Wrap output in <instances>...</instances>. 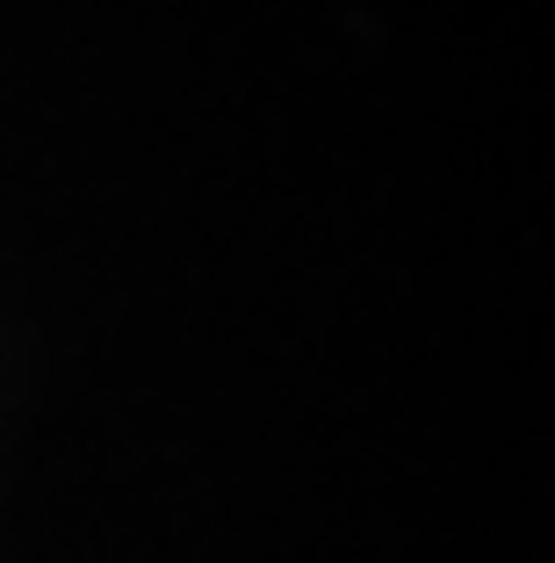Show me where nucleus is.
I'll use <instances>...</instances> for the list:
<instances>
[]
</instances>
